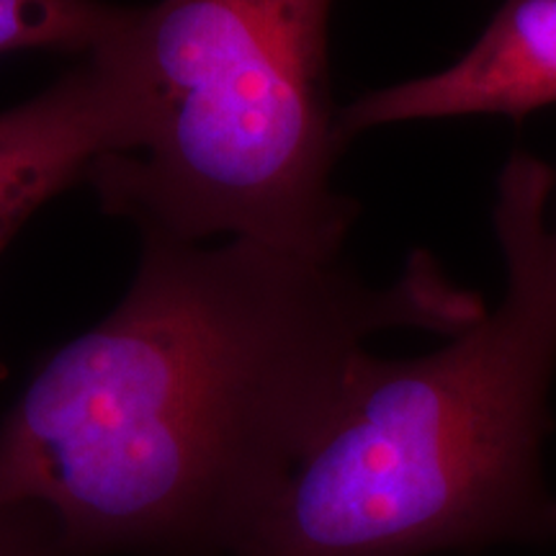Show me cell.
<instances>
[{
	"mask_svg": "<svg viewBox=\"0 0 556 556\" xmlns=\"http://www.w3.org/2000/svg\"><path fill=\"white\" fill-rule=\"evenodd\" d=\"M484 309L428 250L368 283L245 240L144 238L119 307L0 417V507L50 510L78 556H235L374 338H448Z\"/></svg>",
	"mask_w": 556,
	"mask_h": 556,
	"instance_id": "obj_1",
	"label": "cell"
},
{
	"mask_svg": "<svg viewBox=\"0 0 556 556\" xmlns=\"http://www.w3.org/2000/svg\"><path fill=\"white\" fill-rule=\"evenodd\" d=\"M492 229L505 291L435 351H368L235 556H443L556 546V168L516 150Z\"/></svg>",
	"mask_w": 556,
	"mask_h": 556,
	"instance_id": "obj_2",
	"label": "cell"
},
{
	"mask_svg": "<svg viewBox=\"0 0 556 556\" xmlns=\"http://www.w3.org/2000/svg\"><path fill=\"white\" fill-rule=\"evenodd\" d=\"M336 0H157L101 41L127 80L122 150L86 180L144 238L340 261L358 204L330 86Z\"/></svg>",
	"mask_w": 556,
	"mask_h": 556,
	"instance_id": "obj_3",
	"label": "cell"
},
{
	"mask_svg": "<svg viewBox=\"0 0 556 556\" xmlns=\"http://www.w3.org/2000/svg\"><path fill=\"white\" fill-rule=\"evenodd\" d=\"M0 556H78L50 510L21 503L0 507Z\"/></svg>",
	"mask_w": 556,
	"mask_h": 556,
	"instance_id": "obj_7",
	"label": "cell"
},
{
	"mask_svg": "<svg viewBox=\"0 0 556 556\" xmlns=\"http://www.w3.org/2000/svg\"><path fill=\"white\" fill-rule=\"evenodd\" d=\"M124 9L99 0H0V54L70 50L88 54L116 29Z\"/></svg>",
	"mask_w": 556,
	"mask_h": 556,
	"instance_id": "obj_6",
	"label": "cell"
},
{
	"mask_svg": "<svg viewBox=\"0 0 556 556\" xmlns=\"http://www.w3.org/2000/svg\"><path fill=\"white\" fill-rule=\"evenodd\" d=\"M127 116L124 73L103 47L45 93L0 114V250L45 201L122 148Z\"/></svg>",
	"mask_w": 556,
	"mask_h": 556,
	"instance_id": "obj_5",
	"label": "cell"
},
{
	"mask_svg": "<svg viewBox=\"0 0 556 556\" xmlns=\"http://www.w3.org/2000/svg\"><path fill=\"white\" fill-rule=\"evenodd\" d=\"M556 103V0H503L475 45L438 73L364 93L340 109L345 144L407 122L507 116Z\"/></svg>",
	"mask_w": 556,
	"mask_h": 556,
	"instance_id": "obj_4",
	"label": "cell"
}]
</instances>
